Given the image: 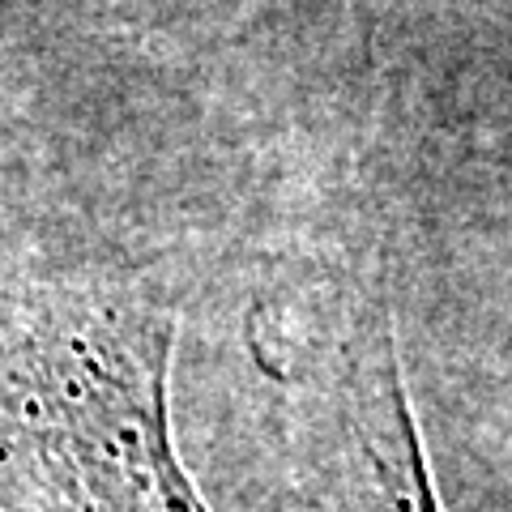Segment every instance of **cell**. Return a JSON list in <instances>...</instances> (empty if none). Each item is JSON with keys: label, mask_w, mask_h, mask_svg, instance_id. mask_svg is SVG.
Returning <instances> with one entry per match:
<instances>
[{"label": "cell", "mask_w": 512, "mask_h": 512, "mask_svg": "<svg viewBox=\"0 0 512 512\" xmlns=\"http://www.w3.org/2000/svg\"><path fill=\"white\" fill-rule=\"evenodd\" d=\"M171 346L133 282H0V512H210L171 448Z\"/></svg>", "instance_id": "6da1fadb"}]
</instances>
